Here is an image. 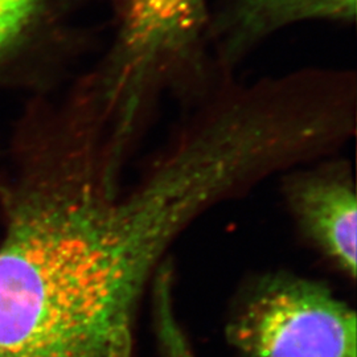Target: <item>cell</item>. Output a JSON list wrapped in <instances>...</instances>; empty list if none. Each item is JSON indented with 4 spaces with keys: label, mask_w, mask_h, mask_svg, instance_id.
<instances>
[{
    "label": "cell",
    "mask_w": 357,
    "mask_h": 357,
    "mask_svg": "<svg viewBox=\"0 0 357 357\" xmlns=\"http://www.w3.org/2000/svg\"><path fill=\"white\" fill-rule=\"evenodd\" d=\"M82 98H84V97H82ZM88 105H89V103H88ZM106 137H107V135H106ZM107 143H109V142H107ZM109 149H110V147H109ZM112 158H113V155H112ZM113 160H114V159H113ZM115 163V162H114ZM115 166L118 167V168H121V169H126V168H128V167H119L118 166V165H116V163H115Z\"/></svg>",
    "instance_id": "cell-8"
},
{
    "label": "cell",
    "mask_w": 357,
    "mask_h": 357,
    "mask_svg": "<svg viewBox=\"0 0 357 357\" xmlns=\"http://www.w3.org/2000/svg\"><path fill=\"white\" fill-rule=\"evenodd\" d=\"M102 131L66 118L6 190L0 357H131L142 295L169 246L221 204L216 175L180 147L130 184Z\"/></svg>",
    "instance_id": "cell-1"
},
{
    "label": "cell",
    "mask_w": 357,
    "mask_h": 357,
    "mask_svg": "<svg viewBox=\"0 0 357 357\" xmlns=\"http://www.w3.org/2000/svg\"><path fill=\"white\" fill-rule=\"evenodd\" d=\"M47 0H0V61L19 51L43 23Z\"/></svg>",
    "instance_id": "cell-7"
},
{
    "label": "cell",
    "mask_w": 357,
    "mask_h": 357,
    "mask_svg": "<svg viewBox=\"0 0 357 357\" xmlns=\"http://www.w3.org/2000/svg\"><path fill=\"white\" fill-rule=\"evenodd\" d=\"M209 11L206 0H121L112 44L90 75L103 105L138 121L165 96L185 102L208 89L217 77Z\"/></svg>",
    "instance_id": "cell-2"
},
{
    "label": "cell",
    "mask_w": 357,
    "mask_h": 357,
    "mask_svg": "<svg viewBox=\"0 0 357 357\" xmlns=\"http://www.w3.org/2000/svg\"><path fill=\"white\" fill-rule=\"evenodd\" d=\"M308 22H356V0H225L209 11L208 45L222 78L282 29Z\"/></svg>",
    "instance_id": "cell-5"
},
{
    "label": "cell",
    "mask_w": 357,
    "mask_h": 357,
    "mask_svg": "<svg viewBox=\"0 0 357 357\" xmlns=\"http://www.w3.org/2000/svg\"><path fill=\"white\" fill-rule=\"evenodd\" d=\"M227 336L241 357H357L354 308L319 282L294 275L255 283Z\"/></svg>",
    "instance_id": "cell-3"
},
{
    "label": "cell",
    "mask_w": 357,
    "mask_h": 357,
    "mask_svg": "<svg viewBox=\"0 0 357 357\" xmlns=\"http://www.w3.org/2000/svg\"><path fill=\"white\" fill-rule=\"evenodd\" d=\"M156 273L153 290V317L159 357H195L174 306L172 271L163 264Z\"/></svg>",
    "instance_id": "cell-6"
},
{
    "label": "cell",
    "mask_w": 357,
    "mask_h": 357,
    "mask_svg": "<svg viewBox=\"0 0 357 357\" xmlns=\"http://www.w3.org/2000/svg\"><path fill=\"white\" fill-rule=\"evenodd\" d=\"M282 197L307 241L347 277H356L357 195L352 163L339 153L280 175Z\"/></svg>",
    "instance_id": "cell-4"
}]
</instances>
